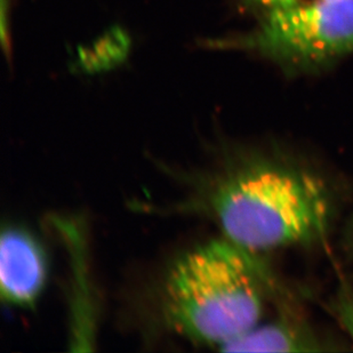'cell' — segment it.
Listing matches in <instances>:
<instances>
[{
    "instance_id": "1",
    "label": "cell",
    "mask_w": 353,
    "mask_h": 353,
    "mask_svg": "<svg viewBox=\"0 0 353 353\" xmlns=\"http://www.w3.org/2000/svg\"><path fill=\"white\" fill-rule=\"evenodd\" d=\"M336 189L302 158L278 149L246 151L228 163L205 206L224 236L253 253L318 243L337 215Z\"/></svg>"
},
{
    "instance_id": "5",
    "label": "cell",
    "mask_w": 353,
    "mask_h": 353,
    "mask_svg": "<svg viewBox=\"0 0 353 353\" xmlns=\"http://www.w3.org/2000/svg\"><path fill=\"white\" fill-rule=\"evenodd\" d=\"M46 257L28 231L6 227L0 241V290L8 303L31 305L46 280Z\"/></svg>"
},
{
    "instance_id": "2",
    "label": "cell",
    "mask_w": 353,
    "mask_h": 353,
    "mask_svg": "<svg viewBox=\"0 0 353 353\" xmlns=\"http://www.w3.org/2000/svg\"><path fill=\"white\" fill-rule=\"evenodd\" d=\"M283 296L256 253L224 236L175 261L163 283L161 307L176 333L222 349L259 325L268 301Z\"/></svg>"
},
{
    "instance_id": "6",
    "label": "cell",
    "mask_w": 353,
    "mask_h": 353,
    "mask_svg": "<svg viewBox=\"0 0 353 353\" xmlns=\"http://www.w3.org/2000/svg\"><path fill=\"white\" fill-rule=\"evenodd\" d=\"M333 311L353 344V286L351 283H341L334 297Z\"/></svg>"
},
{
    "instance_id": "4",
    "label": "cell",
    "mask_w": 353,
    "mask_h": 353,
    "mask_svg": "<svg viewBox=\"0 0 353 353\" xmlns=\"http://www.w3.org/2000/svg\"><path fill=\"white\" fill-rule=\"evenodd\" d=\"M278 316L222 347L230 352H330L340 350L336 341L323 335L287 296L276 301Z\"/></svg>"
},
{
    "instance_id": "7",
    "label": "cell",
    "mask_w": 353,
    "mask_h": 353,
    "mask_svg": "<svg viewBox=\"0 0 353 353\" xmlns=\"http://www.w3.org/2000/svg\"><path fill=\"white\" fill-rule=\"evenodd\" d=\"M316 1H320V0H246V3L261 10L262 14L303 6V5H309V3H316Z\"/></svg>"
},
{
    "instance_id": "3",
    "label": "cell",
    "mask_w": 353,
    "mask_h": 353,
    "mask_svg": "<svg viewBox=\"0 0 353 353\" xmlns=\"http://www.w3.org/2000/svg\"><path fill=\"white\" fill-rule=\"evenodd\" d=\"M247 45L290 76L321 74L353 55V0L262 14Z\"/></svg>"
},
{
    "instance_id": "8",
    "label": "cell",
    "mask_w": 353,
    "mask_h": 353,
    "mask_svg": "<svg viewBox=\"0 0 353 353\" xmlns=\"http://www.w3.org/2000/svg\"><path fill=\"white\" fill-rule=\"evenodd\" d=\"M347 246L350 247L351 250H353V217L352 220L349 223L347 231Z\"/></svg>"
}]
</instances>
